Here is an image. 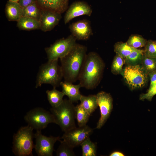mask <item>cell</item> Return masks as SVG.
Masks as SVG:
<instances>
[{
    "instance_id": "1",
    "label": "cell",
    "mask_w": 156,
    "mask_h": 156,
    "mask_svg": "<svg viewBox=\"0 0 156 156\" xmlns=\"http://www.w3.org/2000/svg\"><path fill=\"white\" fill-rule=\"evenodd\" d=\"M105 66L97 53L90 52L87 54L78 79L81 87L88 90L96 88L101 81Z\"/></svg>"
},
{
    "instance_id": "2",
    "label": "cell",
    "mask_w": 156,
    "mask_h": 156,
    "mask_svg": "<svg viewBox=\"0 0 156 156\" xmlns=\"http://www.w3.org/2000/svg\"><path fill=\"white\" fill-rule=\"evenodd\" d=\"M87 51L86 46L77 43L67 54L60 59L64 81L73 83L78 80Z\"/></svg>"
},
{
    "instance_id": "3",
    "label": "cell",
    "mask_w": 156,
    "mask_h": 156,
    "mask_svg": "<svg viewBox=\"0 0 156 156\" xmlns=\"http://www.w3.org/2000/svg\"><path fill=\"white\" fill-rule=\"evenodd\" d=\"M63 78L61 66L58 60H48L40 66L36 81L35 87H40L43 84L51 85L53 88L60 86Z\"/></svg>"
},
{
    "instance_id": "4",
    "label": "cell",
    "mask_w": 156,
    "mask_h": 156,
    "mask_svg": "<svg viewBox=\"0 0 156 156\" xmlns=\"http://www.w3.org/2000/svg\"><path fill=\"white\" fill-rule=\"evenodd\" d=\"M55 120L62 131L65 132L76 127L75 106L69 99H64L59 105L50 109Z\"/></svg>"
},
{
    "instance_id": "5",
    "label": "cell",
    "mask_w": 156,
    "mask_h": 156,
    "mask_svg": "<svg viewBox=\"0 0 156 156\" xmlns=\"http://www.w3.org/2000/svg\"><path fill=\"white\" fill-rule=\"evenodd\" d=\"M33 129L29 125L21 127L13 136L12 151L17 156H33L34 148Z\"/></svg>"
},
{
    "instance_id": "6",
    "label": "cell",
    "mask_w": 156,
    "mask_h": 156,
    "mask_svg": "<svg viewBox=\"0 0 156 156\" xmlns=\"http://www.w3.org/2000/svg\"><path fill=\"white\" fill-rule=\"evenodd\" d=\"M122 75L132 90L144 86L149 77L141 64L127 66L123 69Z\"/></svg>"
},
{
    "instance_id": "7",
    "label": "cell",
    "mask_w": 156,
    "mask_h": 156,
    "mask_svg": "<svg viewBox=\"0 0 156 156\" xmlns=\"http://www.w3.org/2000/svg\"><path fill=\"white\" fill-rule=\"evenodd\" d=\"M24 118L28 125L36 131L44 129L50 123H55L52 113L40 107L34 108L28 111Z\"/></svg>"
},
{
    "instance_id": "8",
    "label": "cell",
    "mask_w": 156,
    "mask_h": 156,
    "mask_svg": "<svg viewBox=\"0 0 156 156\" xmlns=\"http://www.w3.org/2000/svg\"><path fill=\"white\" fill-rule=\"evenodd\" d=\"M77 39L71 34L66 38L57 40L45 48L48 60H58L67 54L77 44Z\"/></svg>"
},
{
    "instance_id": "9",
    "label": "cell",
    "mask_w": 156,
    "mask_h": 156,
    "mask_svg": "<svg viewBox=\"0 0 156 156\" xmlns=\"http://www.w3.org/2000/svg\"><path fill=\"white\" fill-rule=\"evenodd\" d=\"M36 144L34 148L39 156H52L54 146L57 141L61 139L58 137H47L42 134L41 130H37L34 134Z\"/></svg>"
},
{
    "instance_id": "10",
    "label": "cell",
    "mask_w": 156,
    "mask_h": 156,
    "mask_svg": "<svg viewBox=\"0 0 156 156\" xmlns=\"http://www.w3.org/2000/svg\"><path fill=\"white\" fill-rule=\"evenodd\" d=\"M93 131V129L87 125L76 127L64 132L61 138L74 148L80 145Z\"/></svg>"
},
{
    "instance_id": "11",
    "label": "cell",
    "mask_w": 156,
    "mask_h": 156,
    "mask_svg": "<svg viewBox=\"0 0 156 156\" xmlns=\"http://www.w3.org/2000/svg\"><path fill=\"white\" fill-rule=\"evenodd\" d=\"M96 95L97 104L100 109L101 117L96 128L99 129L104 125L110 115L113 109V99L110 94L104 91H101Z\"/></svg>"
},
{
    "instance_id": "12",
    "label": "cell",
    "mask_w": 156,
    "mask_h": 156,
    "mask_svg": "<svg viewBox=\"0 0 156 156\" xmlns=\"http://www.w3.org/2000/svg\"><path fill=\"white\" fill-rule=\"evenodd\" d=\"M72 35L78 40H87L92 34L90 22L87 19H82L73 23L69 27Z\"/></svg>"
},
{
    "instance_id": "13",
    "label": "cell",
    "mask_w": 156,
    "mask_h": 156,
    "mask_svg": "<svg viewBox=\"0 0 156 156\" xmlns=\"http://www.w3.org/2000/svg\"><path fill=\"white\" fill-rule=\"evenodd\" d=\"M66 10L64 18L65 24L79 16L86 15L90 16L92 13V10L90 7L86 3L81 1L73 3Z\"/></svg>"
},
{
    "instance_id": "14",
    "label": "cell",
    "mask_w": 156,
    "mask_h": 156,
    "mask_svg": "<svg viewBox=\"0 0 156 156\" xmlns=\"http://www.w3.org/2000/svg\"><path fill=\"white\" fill-rule=\"evenodd\" d=\"M62 17L61 14L41 9L40 29L44 32L51 30L58 24Z\"/></svg>"
},
{
    "instance_id": "15",
    "label": "cell",
    "mask_w": 156,
    "mask_h": 156,
    "mask_svg": "<svg viewBox=\"0 0 156 156\" xmlns=\"http://www.w3.org/2000/svg\"><path fill=\"white\" fill-rule=\"evenodd\" d=\"M36 1L41 9L62 14L68 9L69 0H36Z\"/></svg>"
},
{
    "instance_id": "16",
    "label": "cell",
    "mask_w": 156,
    "mask_h": 156,
    "mask_svg": "<svg viewBox=\"0 0 156 156\" xmlns=\"http://www.w3.org/2000/svg\"><path fill=\"white\" fill-rule=\"evenodd\" d=\"M23 8L18 2L8 1L5 5V12L9 21L17 22L23 16Z\"/></svg>"
},
{
    "instance_id": "17",
    "label": "cell",
    "mask_w": 156,
    "mask_h": 156,
    "mask_svg": "<svg viewBox=\"0 0 156 156\" xmlns=\"http://www.w3.org/2000/svg\"><path fill=\"white\" fill-rule=\"evenodd\" d=\"M60 86L64 95L67 96L70 101L73 103L79 100L81 95L79 91V89L81 86L79 83L74 85L70 82L62 81Z\"/></svg>"
},
{
    "instance_id": "18",
    "label": "cell",
    "mask_w": 156,
    "mask_h": 156,
    "mask_svg": "<svg viewBox=\"0 0 156 156\" xmlns=\"http://www.w3.org/2000/svg\"><path fill=\"white\" fill-rule=\"evenodd\" d=\"M17 26L21 30L30 31L40 29V23L36 19L23 16L17 22Z\"/></svg>"
},
{
    "instance_id": "19",
    "label": "cell",
    "mask_w": 156,
    "mask_h": 156,
    "mask_svg": "<svg viewBox=\"0 0 156 156\" xmlns=\"http://www.w3.org/2000/svg\"><path fill=\"white\" fill-rule=\"evenodd\" d=\"M79 101L80 104L91 115L98 107L96 95L90 94L88 96L81 95Z\"/></svg>"
},
{
    "instance_id": "20",
    "label": "cell",
    "mask_w": 156,
    "mask_h": 156,
    "mask_svg": "<svg viewBox=\"0 0 156 156\" xmlns=\"http://www.w3.org/2000/svg\"><path fill=\"white\" fill-rule=\"evenodd\" d=\"M46 93L48 100L52 107L59 105L63 101L64 94L62 91L58 90L56 88H53L51 90H47Z\"/></svg>"
},
{
    "instance_id": "21",
    "label": "cell",
    "mask_w": 156,
    "mask_h": 156,
    "mask_svg": "<svg viewBox=\"0 0 156 156\" xmlns=\"http://www.w3.org/2000/svg\"><path fill=\"white\" fill-rule=\"evenodd\" d=\"M144 54V51L134 48L131 53L125 59L127 66L140 64Z\"/></svg>"
},
{
    "instance_id": "22",
    "label": "cell",
    "mask_w": 156,
    "mask_h": 156,
    "mask_svg": "<svg viewBox=\"0 0 156 156\" xmlns=\"http://www.w3.org/2000/svg\"><path fill=\"white\" fill-rule=\"evenodd\" d=\"M41 9L36 2L23 8V16L33 18L40 21Z\"/></svg>"
},
{
    "instance_id": "23",
    "label": "cell",
    "mask_w": 156,
    "mask_h": 156,
    "mask_svg": "<svg viewBox=\"0 0 156 156\" xmlns=\"http://www.w3.org/2000/svg\"><path fill=\"white\" fill-rule=\"evenodd\" d=\"M75 118L79 127L86 125L90 114L80 104L75 106Z\"/></svg>"
},
{
    "instance_id": "24",
    "label": "cell",
    "mask_w": 156,
    "mask_h": 156,
    "mask_svg": "<svg viewBox=\"0 0 156 156\" xmlns=\"http://www.w3.org/2000/svg\"><path fill=\"white\" fill-rule=\"evenodd\" d=\"M82 150L83 156H95L96 155V145L92 142L89 137L85 140L80 144Z\"/></svg>"
},
{
    "instance_id": "25",
    "label": "cell",
    "mask_w": 156,
    "mask_h": 156,
    "mask_svg": "<svg viewBox=\"0 0 156 156\" xmlns=\"http://www.w3.org/2000/svg\"><path fill=\"white\" fill-rule=\"evenodd\" d=\"M134 49L129 46L126 42H117L114 45V50L116 54L124 59L129 55Z\"/></svg>"
},
{
    "instance_id": "26",
    "label": "cell",
    "mask_w": 156,
    "mask_h": 156,
    "mask_svg": "<svg viewBox=\"0 0 156 156\" xmlns=\"http://www.w3.org/2000/svg\"><path fill=\"white\" fill-rule=\"evenodd\" d=\"M147 41L142 36L135 34L131 35L126 42L130 47L138 49L145 47Z\"/></svg>"
},
{
    "instance_id": "27",
    "label": "cell",
    "mask_w": 156,
    "mask_h": 156,
    "mask_svg": "<svg viewBox=\"0 0 156 156\" xmlns=\"http://www.w3.org/2000/svg\"><path fill=\"white\" fill-rule=\"evenodd\" d=\"M125 64V59L117 54L114 57L111 66V72L117 75L122 74L123 69L122 67Z\"/></svg>"
},
{
    "instance_id": "28",
    "label": "cell",
    "mask_w": 156,
    "mask_h": 156,
    "mask_svg": "<svg viewBox=\"0 0 156 156\" xmlns=\"http://www.w3.org/2000/svg\"><path fill=\"white\" fill-rule=\"evenodd\" d=\"M140 64L148 75L156 71V58L148 57L144 54Z\"/></svg>"
},
{
    "instance_id": "29",
    "label": "cell",
    "mask_w": 156,
    "mask_h": 156,
    "mask_svg": "<svg viewBox=\"0 0 156 156\" xmlns=\"http://www.w3.org/2000/svg\"><path fill=\"white\" fill-rule=\"evenodd\" d=\"M60 144L56 151L57 156H74L75 154L73 151L74 148L64 140H60Z\"/></svg>"
},
{
    "instance_id": "30",
    "label": "cell",
    "mask_w": 156,
    "mask_h": 156,
    "mask_svg": "<svg viewBox=\"0 0 156 156\" xmlns=\"http://www.w3.org/2000/svg\"><path fill=\"white\" fill-rule=\"evenodd\" d=\"M144 51V54L146 57L156 58V40H148Z\"/></svg>"
},
{
    "instance_id": "31",
    "label": "cell",
    "mask_w": 156,
    "mask_h": 156,
    "mask_svg": "<svg viewBox=\"0 0 156 156\" xmlns=\"http://www.w3.org/2000/svg\"><path fill=\"white\" fill-rule=\"evenodd\" d=\"M156 94V84L151 88H149L146 93L141 94L140 96L139 99L142 101L146 99L149 101H151L153 96Z\"/></svg>"
},
{
    "instance_id": "32",
    "label": "cell",
    "mask_w": 156,
    "mask_h": 156,
    "mask_svg": "<svg viewBox=\"0 0 156 156\" xmlns=\"http://www.w3.org/2000/svg\"><path fill=\"white\" fill-rule=\"evenodd\" d=\"M36 2V0H19L18 3L21 6L24 8Z\"/></svg>"
},
{
    "instance_id": "33",
    "label": "cell",
    "mask_w": 156,
    "mask_h": 156,
    "mask_svg": "<svg viewBox=\"0 0 156 156\" xmlns=\"http://www.w3.org/2000/svg\"><path fill=\"white\" fill-rule=\"evenodd\" d=\"M148 76L150 79L149 88L156 84V71L149 74Z\"/></svg>"
},
{
    "instance_id": "34",
    "label": "cell",
    "mask_w": 156,
    "mask_h": 156,
    "mask_svg": "<svg viewBox=\"0 0 156 156\" xmlns=\"http://www.w3.org/2000/svg\"><path fill=\"white\" fill-rule=\"evenodd\" d=\"M110 156H124V155L122 153L119 151H114L110 155Z\"/></svg>"
},
{
    "instance_id": "35",
    "label": "cell",
    "mask_w": 156,
    "mask_h": 156,
    "mask_svg": "<svg viewBox=\"0 0 156 156\" xmlns=\"http://www.w3.org/2000/svg\"><path fill=\"white\" fill-rule=\"evenodd\" d=\"M19 0H9V1H10L16 2H18Z\"/></svg>"
}]
</instances>
